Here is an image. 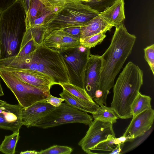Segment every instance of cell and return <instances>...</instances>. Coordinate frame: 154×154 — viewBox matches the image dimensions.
I'll return each mask as SVG.
<instances>
[{
  "label": "cell",
  "mask_w": 154,
  "mask_h": 154,
  "mask_svg": "<svg viewBox=\"0 0 154 154\" xmlns=\"http://www.w3.org/2000/svg\"><path fill=\"white\" fill-rule=\"evenodd\" d=\"M45 101L52 106L57 107L59 106L65 100L62 98L55 97L50 94L45 100Z\"/></svg>",
  "instance_id": "cell-33"
},
{
  "label": "cell",
  "mask_w": 154,
  "mask_h": 154,
  "mask_svg": "<svg viewBox=\"0 0 154 154\" xmlns=\"http://www.w3.org/2000/svg\"><path fill=\"white\" fill-rule=\"evenodd\" d=\"M113 124L112 122L94 119L89 125L86 134L79 142V145L86 153H94L91 151L99 143L112 137H115Z\"/></svg>",
  "instance_id": "cell-9"
},
{
  "label": "cell",
  "mask_w": 154,
  "mask_h": 154,
  "mask_svg": "<svg viewBox=\"0 0 154 154\" xmlns=\"http://www.w3.org/2000/svg\"><path fill=\"white\" fill-rule=\"evenodd\" d=\"M6 102L0 100V106L6 103Z\"/></svg>",
  "instance_id": "cell-40"
},
{
  "label": "cell",
  "mask_w": 154,
  "mask_h": 154,
  "mask_svg": "<svg viewBox=\"0 0 154 154\" xmlns=\"http://www.w3.org/2000/svg\"><path fill=\"white\" fill-rule=\"evenodd\" d=\"M45 32L44 26L26 28L20 48L26 44H28L36 49L42 45L45 36Z\"/></svg>",
  "instance_id": "cell-19"
},
{
  "label": "cell",
  "mask_w": 154,
  "mask_h": 154,
  "mask_svg": "<svg viewBox=\"0 0 154 154\" xmlns=\"http://www.w3.org/2000/svg\"><path fill=\"white\" fill-rule=\"evenodd\" d=\"M59 95L67 103L85 112L92 114L96 111L99 107L95 102H91L79 99L63 89Z\"/></svg>",
  "instance_id": "cell-18"
},
{
  "label": "cell",
  "mask_w": 154,
  "mask_h": 154,
  "mask_svg": "<svg viewBox=\"0 0 154 154\" xmlns=\"http://www.w3.org/2000/svg\"><path fill=\"white\" fill-rule=\"evenodd\" d=\"M79 0H70L48 19L44 26L45 32L72 27H81L99 12Z\"/></svg>",
  "instance_id": "cell-4"
},
{
  "label": "cell",
  "mask_w": 154,
  "mask_h": 154,
  "mask_svg": "<svg viewBox=\"0 0 154 154\" xmlns=\"http://www.w3.org/2000/svg\"><path fill=\"white\" fill-rule=\"evenodd\" d=\"M112 27L98 15L81 27L80 40L99 33L106 32Z\"/></svg>",
  "instance_id": "cell-17"
},
{
  "label": "cell",
  "mask_w": 154,
  "mask_h": 154,
  "mask_svg": "<svg viewBox=\"0 0 154 154\" xmlns=\"http://www.w3.org/2000/svg\"><path fill=\"white\" fill-rule=\"evenodd\" d=\"M72 149L66 146L54 145L45 150L38 152V154H70Z\"/></svg>",
  "instance_id": "cell-27"
},
{
  "label": "cell",
  "mask_w": 154,
  "mask_h": 154,
  "mask_svg": "<svg viewBox=\"0 0 154 154\" xmlns=\"http://www.w3.org/2000/svg\"><path fill=\"white\" fill-rule=\"evenodd\" d=\"M94 119L101 121L109 122L113 124L117 122L118 117L113 109L106 106L99 107L96 111L92 114Z\"/></svg>",
  "instance_id": "cell-21"
},
{
  "label": "cell",
  "mask_w": 154,
  "mask_h": 154,
  "mask_svg": "<svg viewBox=\"0 0 154 154\" xmlns=\"http://www.w3.org/2000/svg\"><path fill=\"white\" fill-rule=\"evenodd\" d=\"M17 0H0V11H3L15 3Z\"/></svg>",
  "instance_id": "cell-34"
},
{
  "label": "cell",
  "mask_w": 154,
  "mask_h": 154,
  "mask_svg": "<svg viewBox=\"0 0 154 154\" xmlns=\"http://www.w3.org/2000/svg\"><path fill=\"white\" fill-rule=\"evenodd\" d=\"M102 63L101 56L90 54L85 73L84 88L92 99L99 88Z\"/></svg>",
  "instance_id": "cell-11"
},
{
  "label": "cell",
  "mask_w": 154,
  "mask_h": 154,
  "mask_svg": "<svg viewBox=\"0 0 154 154\" xmlns=\"http://www.w3.org/2000/svg\"><path fill=\"white\" fill-rule=\"evenodd\" d=\"M116 0H100L99 2L93 4L94 6L93 8L100 12L111 5Z\"/></svg>",
  "instance_id": "cell-31"
},
{
  "label": "cell",
  "mask_w": 154,
  "mask_h": 154,
  "mask_svg": "<svg viewBox=\"0 0 154 154\" xmlns=\"http://www.w3.org/2000/svg\"><path fill=\"white\" fill-rule=\"evenodd\" d=\"M42 45L54 51L59 52L68 49L81 45L80 39L62 30L45 32Z\"/></svg>",
  "instance_id": "cell-10"
},
{
  "label": "cell",
  "mask_w": 154,
  "mask_h": 154,
  "mask_svg": "<svg viewBox=\"0 0 154 154\" xmlns=\"http://www.w3.org/2000/svg\"><path fill=\"white\" fill-rule=\"evenodd\" d=\"M120 143L118 138L112 137L104 141L99 143L93 150H99L111 152Z\"/></svg>",
  "instance_id": "cell-26"
},
{
  "label": "cell",
  "mask_w": 154,
  "mask_h": 154,
  "mask_svg": "<svg viewBox=\"0 0 154 154\" xmlns=\"http://www.w3.org/2000/svg\"><path fill=\"white\" fill-rule=\"evenodd\" d=\"M44 7L38 0H31L29 11L26 16V28L30 27L32 22L40 14Z\"/></svg>",
  "instance_id": "cell-23"
},
{
  "label": "cell",
  "mask_w": 154,
  "mask_h": 154,
  "mask_svg": "<svg viewBox=\"0 0 154 154\" xmlns=\"http://www.w3.org/2000/svg\"><path fill=\"white\" fill-rule=\"evenodd\" d=\"M7 71L22 82L38 87H50L54 85L50 78L38 71L8 67H0Z\"/></svg>",
  "instance_id": "cell-13"
},
{
  "label": "cell",
  "mask_w": 154,
  "mask_h": 154,
  "mask_svg": "<svg viewBox=\"0 0 154 154\" xmlns=\"http://www.w3.org/2000/svg\"><path fill=\"white\" fill-rule=\"evenodd\" d=\"M45 100L37 102L26 108H23L22 122L27 128L32 127L38 119L55 108Z\"/></svg>",
  "instance_id": "cell-15"
},
{
  "label": "cell",
  "mask_w": 154,
  "mask_h": 154,
  "mask_svg": "<svg viewBox=\"0 0 154 154\" xmlns=\"http://www.w3.org/2000/svg\"><path fill=\"white\" fill-rule=\"evenodd\" d=\"M136 39L135 35L128 32L123 23L116 27L109 46L101 56L103 63L99 89L102 92L104 106L115 78L131 54Z\"/></svg>",
  "instance_id": "cell-1"
},
{
  "label": "cell",
  "mask_w": 154,
  "mask_h": 154,
  "mask_svg": "<svg viewBox=\"0 0 154 154\" xmlns=\"http://www.w3.org/2000/svg\"><path fill=\"white\" fill-rule=\"evenodd\" d=\"M26 13L16 1L0 11V59L17 56L26 29Z\"/></svg>",
  "instance_id": "cell-3"
},
{
  "label": "cell",
  "mask_w": 154,
  "mask_h": 154,
  "mask_svg": "<svg viewBox=\"0 0 154 154\" xmlns=\"http://www.w3.org/2000/svg\"><path fill=\"white\" fill-rule=\"evenodd\" d=\"M151 98L140 92L133 101L131 108L132 118L140 113L152 108Z\"/></svg>",
  "instance_id": "cell-20"
},
{
  "label": "cell",
  "mask_w": 154,
  "mask_h": 154,
  "mask_svg": "<svg viewBox=\"0 0 154 154\" xmlns=\"http://www.w3.org/2000/svg\"><path fill=\"white\" fill-rule=\"evenodd\" d=\"M53 14L52 11L44 7L40 14L32 22L29 27L44 26L48 19Z\"/></svg>",
  "instance_id": "cell-28"
},
{
  "label": "cell",
  "mask_w": 154,
  "mask_h": 154,
  "mask_svg": "<svg viewBox=\"0 0 154 154\" xmlns=\"http://www.w3.org/2000/svg\"><path fill=\"white\" fill-rule=\"evenodd\" d=\"M92 120V116L87 112L78 109L65 102L40 119L32 127L45 129L72 123L89 125Z\"/></svg>",
  "instance_id": "cell-7"
},
{
  "label": "cell",
  "mask_w": 154,
  "mask_h": 154,
  "mask_svg": "<svg viewBox=\"0 0 154 154\" xmlns=\"http://www.w3.org/2000/svg\"><path fill=\"white\" fill-rule=\"evenodd\" d=\"M63 89L76 97L91 102H94L88 94L85 89L80 88L69 83L60 85Z\"/></svg>",
  "instance_id": "cell-24"
},
{
  "label": "cell",
  "mask_w": 154,
  "mask_h": 154,
  "mask_svg": "<svg viewBox=\"0 0 154 154\" xmlns=\"http://www.w3.org/2000/svg\"><path fill=\"white\" fill-rule=\"evenodd\" d=\"M0 77L23 108L45 100L51 94V87H38L26 83L1 68Z\"/></svg>",
  "instance_id": "cell-6"
},
{
  "label": "cell",
  "mask_w": 154,
  "mask_h": 154,
  "mask_svg": "<svg viewBox=\"0 0 154 154\" xmlns=\"http://www.w3.org/2000/svg\"><path fill=\"white\" fill-rule=\"evenodd\" d=\"M154 119V110L152 108L146 110L133 118L123 135L135 139L148 131Z\"/></svg>",
  "instance_id": "cell-14"
},
{
  "label": "cell",
  "mask_w": 154,
  "mask_h": 154,
  "mask_svg": "<svg viewBox=\"0 0 154 154\" xmlns=\"http://www.w3.org/2000/svg\"><path fill=\"white\" fill-rule=\"evenodd\" d=\"M24 9L26 14L28 13L31 3V0H17Z\"/></svg>",
  "instance_id": "cell-35"
},
{
  "label": "cell",
  "mask_w": 154,
  "mask_h": 154,
  "mask_svg": "<svg viewBox=\"0 0 154 154\" xmlns=\"http://www.w3.org/2000/svg\"><path fill=\"white\" fill-rule=\"evenodd\" d=\"M4 95V93L3 91L2 87L1 84V82L0 80V97L3 96Z\"/></svg>",
  "instance_id": "cell-39"
},
{
  "label": "cell",
  "mask_w": 154,
  "mask_h": 154,
  "mask_svg": "<svg viewBox=\"0 0 154 154\" xmlns=\"http://www.w3.org/2000/svg\"><path fill=\"white\" fill-rule=\"evenodd\" d=\"M90 49L81 45L59 52L67 67L69 83L83 89H85V75Z\"/></svg>",
  "instance_id": "cell-8"
},
{
  "label": "cell",
  "mask_w": 154,
  "mask_h": 154,
  "mask_svg": "<svg viewBox=\"0 0 154 154\" xmlns=\"http://www.w3.org/2000/svg\"><path fill=\"white\" fill-rule=\"evenodd\" d=\"M19 138V131L6 135L0 145V151L5 154H14Z\"/></svg>",
  "instance_id": "cell-22"
},
{
  "label": "cell",
  "mask_w": 154,
  "mask_h": 154,
  "mask_svg": "<svg viewBox=\"0 0 154 154\" xmlns=\"http://www.w3.org/2000/svg\"><path fill=\"white\" fill-rule=\"evenodd\" d=\"M64 31L78 39H80L81 27H72L62 29Z\"/></svg>",
  "instance_id": "cell-32"
},
{
  "label": "cell",
  "mask_w": 154,
  "mask_h": 154,
  "mask_svg": "<svg viewBox=\"0 0 154 154\" xmlns=\"http://www.w3.org/2000/svg\"><path fill=\"white\" fill-rule=\"evenodd\" d=\"M20 154H38V152L35 150H27L25 151L21 152Z\"/></svg>",
  "instance_id": "cell-37"
},
{
  "label": "cell",
  "mask_w": 154,
  "mask_h": 154,
  "mask_svg": "<svg viewBox=\"0 0 154 154\" xmlns=\"http://www.w3.org/2000/svg\"><path fill=\"white\" fill-rule=\"evenodd\" d=\"M31 70L38 71L48 76L54 85L69 83L68 70L64 60L59 52L42 45L32 52Z\"/></svg>",
  "instance_id": "cell-5"
},
{
  "label": "cell",
  "mask_w": 154,
  "mask_h": 154,
  "mask_svg": "<svg viewBox=\"0 0 154 154\" xmlns=\"http://www.w3.org/2000/svg\"><path fill=\"white\" fill-rule=\"evenodd\" d=\"M124 144H121L116 146V147L109 153L110 154H119L121 153L122 149Z\"/></svg>",
  "instance_id": "cell-36"
},
{
  "label": "cell",
  "mask_w": 154,
  "mask_h": 154,
  "mask_svg": "<svg viewBox=\"0 0 154 154\" xmlns=\"http://www.w3.org/2000/svg\"><path fill=\"white\" fill-rule=\"evenodd\" d=\"M82 2H87L94 4L99 2L100 0H79Z\"/></svg>",
  "instance_id": "cell-38"
},
{
  "label": "cell",
  "mask_w": 154,
  "mask_h": 154,
  "mask_svg": "<svg viewBox=\"0 0 154 154\" xmlns=\"http://www.w3.org/2000/svg\"><path fill=\"white\" fill-rule=\"evenodd\" d=\"M144 58L154 75V45L147 46L144 49Z\"/></svg>",
  "instance_id": "cell-29"
},
{
  "label": "cell",
  "mask_w": 154,
  "mask_h": 154,
  "mask_svg": "<svg viewBox=\"0 0 154 154\" xmlns=\"http://www.w3.org/2000/svg\"><path fill=\"white\" fill-rule=\"evenodd\" d=\"M124 0H117L111 5L99 13L107 23L116 27L123 23L125 19Z\"/></svg>",
  "instance_id": "cell-16"
},
{
  "label": "cell",
  "mask_w": 154,
  "mask_h": 154,
  "mask_svg": "<svg viewBox=\"0 0 154 154\" xmlns=\"http://www.w3.org/2000/svg\"><path fill=\"white\" fill-rule=\"evenodd\" d=\"M143 83V71L132 62H128L113 87L111 107L118 118L126 119L132 117L131 106Z\"/></svg>",
  "instance_id": "cell-2"
},
{
  "label": "cell",
  "mask_w": 154,
  "mask_h": 154,
  "mask_svg": "<svg viewBox=\"0 0 154 154\" xmlns=\"http://www.w3.org/2000/svg\"><path fill=\"white\" fill-rule=\"evenodd\" d=\"M46 8L52 11L55 7H61L70 0H38ZM53 12V11H52Z\"/></svg>",
  "instance_id": "cell-30"
},
{
  "label": "cell",
  "mask_w": 154,
  "mask_h": 154,
  "mask_svg": "<svg viewBox=\"0 0 154 154\" xmlns=\"http://www.w3.org/2000/svg\"><path fill=\"white\" fill-rule=\"evenodd\" d=\"M23 108L19 104L12 105L6 103L0 106V128L19 131L23 125Z\"/></svg>",
  "instance_id": "cell-12"
},
{
  "label": "cell",
  "mask_w": 154,
  "mask_h": 154,
  "mask_svg": "<svg viewBox=\"0 0 154 154\" xmlns=\"http://www.w3.org/2000/svg\"><path fill=\"white\" fill-rule=\"evenodd\" d=\"M106 32L99 33L80 40L81 45L89 49L95 47L101 43L106 36Z\"/></svg>",
  "instance_id": "cell-25"
}]
</instances>
